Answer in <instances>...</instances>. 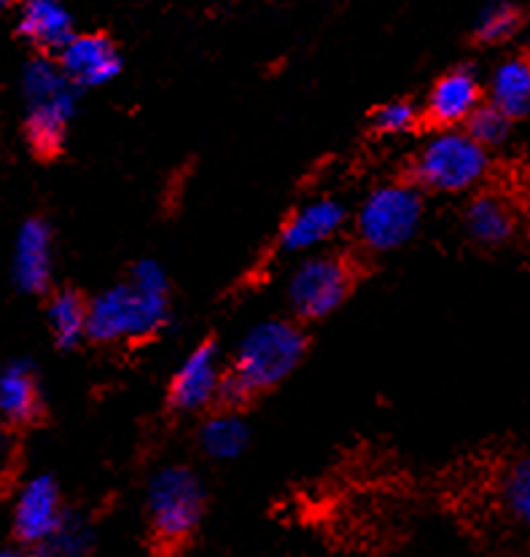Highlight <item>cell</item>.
Masks as SVG:
<instances>
[{"label":"cell","mask_w":530,"mask_h":557,"mask_svg":"<svg viewBox=\"0 0 530 557\" xmlns=\"http://www.w3.org/2000/svg\"><path fill=\"white\" fill-rule=\"evenodd\" d=\"M20 89L25 100L27 149L38 159H54L65 149L78 87H73L57 57L36 54L22 65Z\"/></svg>","instance_id":"3957f363"},{"label":"cell","mask_w":530,"mask_h":557,"mask_svg":"<svg viewBox=\"0 0 530 557\" xmlns=\"http://www.w3.org/2000/svg\"><path fill=\"white\" fill-rule=\"evenodd\" d=\"M0 412L14 429L33 425L44 414V394L30 363L14 361L0 374Z\"/></svg>","instance_id":"9a60e30c"},{"label":"cell","mask_w":530,"mask_h":557,"mask_svg":"<svg viewBox=\"0 0 530 557\" xmlns=\"http://www.w3.org/2000/svg\"><path fill=\"white\" fill-rule=\"evenodd\" d=\"M250 429L243 420L241 409L221 407L205 418L199 429V447L213 460H232L248 447Z\"/></svg>","instance_id":"d6986e66"},{"label":"cell","mask_w":530,"mask_h":557,"mask_svg":"<svg viewBox=\"0 0 530 557\" xmlns=\"http://www.w3.org/2000/svg\"><path fill=\"white\" fill-rule=\"evenodd\" d=\"M511 124L515 122H511L504 111H498V108L490 106V102L484 100V106L469 119V124H466L464 129L477 140V144L484 146L488 151H493L509 140Z\"/></svg>","instance_id":"cb8c5ba5"},{"label":"cell","mask_w":530,"mask_h":557,"mask_svg":"<svg viewBox=\"0 0 530 557\" xmlns=\"http://www.w3.org/2000/svg\"><path fill=\"white\" fill-rule=\"evenodd\" d=\"M57 62L78 89L106 87L122 73V54L102 33H76L57 54Z\"/></svg>","instance_id":"7c38bea8"},{"label":"cell","mask_w":530,"mask_h":557,"mask_svg":"<svg viewBox=\"0 0 530 557\" xmlns=\"http://www.w3.org/2000/svg\"><path fill=\"white\" fill-rule=\"evenodd\" d=\"M67 520L60 485L51 474H36L22 482L11 504V531L22 547L38 549Z\"/></svg>","instance_id":"9c48e42d"},{"label":"cell","mask_w":530,"mask_h":557,"mask_svg":"<svg viewBox=\"0 0 530 557\" xmlns=\"http://www.w3.org/2000/svg\"><path fill=\"white\" fill-rule=\"evenodd\" d=\"M464 230L480 246H504L517 232V213L495 191H480L466 205Z\"/></svg>","instance_id":"2e32d148"},{"label":"cell","mask_w":530,"mask_h":557,"mask_svg":"<svg viewBox=\"0 0 530 557\" xmlns=\"http://www.w3.org/2000/svg\"><path fill=\"white\" fill-rule=\"evenodd\" d=\"M16 36L38 54H60L76 36L65 0H22L16 5Z\"/></svg>","instance_id":"5bb4252c"},{"label":"cell","mask_w":530,"mask_h":557,"mask_svg":"<svg viewBox=\"0 0 530 557\" xmlns=\"http://www.w3.org/2000/svg\"><path fill=\"white\" fill-rule=\"evenodd\" d=\"M484 106V84L474 67L458 65L431 84L423 102V122L434 129H464Z\"/></svg>","instance_id":"30bf717a"},{"label":"cell","mask_w":530,"mask_h":557,"mask_svg":"<svg viewBox=\"0 0 530 557\" xmlns=\"http://www.w3.org/2000/svg\"><path fill=\"white\" fill-rule=\"evenodd\" d=\"M498 504L504 515L530 536V453L504 466L498 480Z\"/></svg>","instance_id":"ffe728a7"},{"label":"cell","mask_w":530,"mask_h":557,"mask_svg":"<svg viewBox=\"0 0 530 557\" xmlns=\"http://www.w3.org/2000/svg\"><path fill=\"white\" fill-rule=\"evenodd\" d=\"M47 323L57 348H78L89 339V299L76 288H60L47 302Z\"/></svg>","instance_id":"ac0fdd59"},{"label":"cell","mask_w":530,"mask_h":557,"mask_svg":"<svg viewBox=\"0 0 530 557\" xmlns=\"http://www.w3.org/2000/svg\"><path fill=\"white\" fill-rule=\"evenodd\" d=\"M484 100L504 111L511 122L530 116V57H506L484 84Z\"/></svg>","instance_id":"e0dca14e"},{"label":"cell","mask_w":530,"mask_h":557,"mask_svg":"<svg viewBox=\"0 0 530 557\" xmlns=\"http://www.w3.org/2000/svg\"><path fill=\"white\" fill-rule=\"evenodd\" d=\"M0 557H36V555H27L25 549H20V547H11V549H3V553H0Z\"/></svg>","instance_id":"d4e9b609"},{"label":"cell","mask_w":530,"mask_h":557,"mask_svg":"<svg viewBox=\"0 0 530 557\" xmlns=\"http://www.w3.org/2000/svg\"><path fill=\"white\" fill-rule=\"evenodd\" d=\"M522 16L520 9L506 0H493L480 11L474 22V38L480 44H488V47H495V44H504L520 30Z\"/></svg>","instance_id":"44dd1931"},{"label":"cell","mask_w":530,"mask_h":557,"mask_svg":"<svg viewBox=\"0 0 530 557\" xmlns=\"http://www.w3.org/2000/svg\"><path fill=\"white\" fill-rule=\"evenodd\" d=\"M54 272L51 230L44 219L22 221L14 240L11 277L22 294H47Z\"/></svg>","instance_id":"4fadbf2b"},{"label":"cell","mask_w":530,"mask_h":557,"mask_svg":"<svg viewBox=\"0 0 530 557\" xmlns=\"http://www.w3.org/2000/svg\"><path fill=\"white\" fill-rule=\"evenodd\" d=\"M146 511L151 531L162 542H184L199 525L205 511V487L189 466H162L148 480Z\"/></svg>","instance_id":"52a82bcc"},{"label":"cell","mask_w":530,"mask_h":557,"mask_svg":"<svg viewBox=\"0 0 530 557\" xmlns=\"http://www.w3.org/2000/svg\"><path fill=\"white\" fill-rule=\"evenodd\" d=\"M426 191L412 181H387L374 186L356 210V240L369 253H391L418 235L426 215Z\"/></svg>","instance_id":"5b68a950"},{"label":"cell","mask_w":530,"mask_h":557,"mask_svg":"<svg viewBox=\"0 0 530 557\" xmlns=\"http://www.w3.org/2000/svg\"><path fill=\"white\" fill-rule=\"evenodd\" d=\"M22 0H3V5H20Z\"/></svg>","instance_id":"484cf974"},{"label":"cell","mask_w":530,"mask_h":557,"mask_svg":"<svg viewBox=\"0 0 530 557\" xmlns=\"http://www.w3.org/2000/svg\"><path fill=\"white\" fill-rule=\"evenodd\" d=\"M356 288V267L342 253H310L288 277L286 297L299 323L323 321L337 312Z\"/></svg>","instance_id":"8992f818"},{"label":"cell","mask_w":530,"mask_h":557,"mask_svg":"<svg viewBox=\"0 0 530 557\" xmlns=\"http://www.w3.org/2000/svg\"><path fill=\"white\" fill-rule=\"evenodd\" d=\"M528 57H530V36H528Z\"/></svg>","instance_id":"4316f807"},{"label":"cell","mask_w":530,"mask_h":557,"mask_svg":"<svg viewBox=\"0 0 530 557\" xmlns=\"http://www.w3.org/2000/svg\"><path fill=\"white\" fill-rule=\"evenodd\" d=\"M36 557H93V533L84 525L82 520H73L67 517L62 522L60 531L49 539L47 544H41L38 549H33Z\"/></svg>","instance_id":"7402d4cb"},{"label":"cell","mask_w":530,"mask_h":557,"mask_svg":"<svg viewBox=\"0 0 530 557\" xmlns=\"http://www.w3.org/2000/svg\"><path fill=\"white\" fill-rule=\"evenodd\" d=\"M226 383V363L215 339H202L181 361L168 385V405L173 412L197 414L221 405Z\"/></svg>","instance_id":"ba28073f"},{"label":"cell","mask_w":530,"mask_h":557,"mask_svg":"<svg viewBox=\"0 0 530 557\" xmlns=\"http://www.w3.org/2000/svg\"><path fill=\"white\" fill-rule=\"evenodd\" d=\"M168 323L170 281L153 259H140L127 281L89 299V343L95 345L144 343Z\"/></svg>","instance_id":"6da1fadb"},{"label":"cell","mask_w":530,"mask_h":557,"mask_svg":"<svg viewBox=\"0 0 530 557\" xmlns=\"http://www.w3.org/2000/svg\"><path fill=\"white\" fill-rule=\"evenodd\" d=\"M420 122H423V111L409 100L383 102L372 113V129L383 138H398V135L412 133Z\"/></svg>","instance_id":"603a6c76"},{"label":"cell","mask_w":530,"mask_h":557,"mask_svg":"<svg viewBox=\"0 0 530 557\" xmlns=\"http://www.w3.org/2000/svg\"><path fill=\"white\" fill-rule=\"evenodd\" d=\"M307 354V334L296 318H270L248 329L226 363L221 407L243 409L286 383Z\"/></svg>","instance_id":"7a4b0ae2"},{"label":"cell","mask_w":530,"mask_h":557,"mask_svg":"<svg viewBox=\"0 0 530 557\" xmlns=\"http://www.w3.org/2000/svg\"><path fill=\"white\" fill-rule=\"evenodd\" d=\"M490 151L466 129H434L409 164V181L434 195H466L482 184Z\"/></svg>","instance_id":"277c9868"},{"label":"cell","mask_w":530,"mask_h":557,"mask_svg":"<svg viewBox=\"0 0 530 557\" xmlns=\"http://www.w3.org/2000/svg\"><path fill=\"white\" fill-rule=\"evenodd\" d=\"M345 224V205L334 197H316L286 215L278 232V248L283 253H316L321 246H329Z\"/></svg>","instance_id":"8fae6325"}]
</instances>
